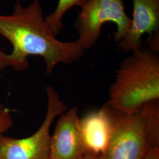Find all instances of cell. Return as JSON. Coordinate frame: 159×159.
I'll return each mask as SVG.
<instances>
[{
	"label": "cell",
	"instance_id": "obj_9",
	"mask_svg": "<svg viewBox=\"0 0 159 159\" xmlns=\"http://www.w3.org/2000/svg\"><path fill=\"white\" fill-rule=\"evenodd\" d=\"M88 0H58L54 11L45 17L48 27L55 35L60 34L63 29V18L66 13L75 6L81 7Z\"/></svg>",
	"mask_w": 159,
	"mask_h": 159
},
{
	"label": "cell",
	"instance_id": "obj_2",
	"mask_svg": "<svg viewBox=\"0 0 159 159\" xmlns=\"http://www.w3.org/2000/svg\"><path fill=\"white\" fill-rule=\"evenodd\" d=\"M159 98V53L141 47L120 64L107 104L118 113H130Z\"/></svg>",
	"mask_w": 159,
	"mask_h": 159
},
{
	"label": "cell",
	"instance_id": "obj_6",
	"mask_svg": "<svg viewBox=\"0 0 159 159\" xmlns=\"http://www.w3.org/2000/svg\"><path fill=\"white\" fill-rule=\"evenodd\" d=\"M78 108H70L57 120L50 140V159H80L85 153L79 127Z\"/></svg>",
	"mask_w": 159,
	"mask_h": 159
},
{
	"label": "cell",
	"instance_id": "obj_3",
	"mask_svg": "<svg viewBox=\"0 0 159 159\" xmlns=\"http://www.w3.org/2000/svg\"><path fill=\"white\" fill-rule=\"evenodd\" d=\"M159 100L138 111H114L113 130L106 152L99 159H144L148 149L159 146Z\"/></svg>",
	"mask_w": 159,
	"mask_h": 159
},
{
	"label": "cell",
	"instance_id": "obj_14",
	"mask_svg": "<svg viewBox=\"0 0 159 159\" xmlns=\"http://www.w3.org/2000/svg\"><path fill=\"white\" fill-rule=\"evenodd\" d=\"M100 156H97L96 154L89 153V152H85L83 157L80 159H99Z\"/></svg>",
	"mask_w": 159,
	"mask_h": 159
},
{
	"label": "cell",
	"instance_id": "obj_4",
	"mask_svg": "<svg viewBox=\"0 0 159 159\" xmlns=\"http://www.w3.org/2000/svg\"><path fill=\"white\" fill-rule=\"evenodd\" d=\"M74 21L79 34L77 41L84 50L90 49L99 39L102 25H116L114 40L119 43L130 28L131 18L125 12L123 0H88L82 6Z\"/></svg>",
	"mask_w": 159,
	"mask_h": 159
},
{
	"label": "cell",
	"instance_id": "obj_15",
	"mask_svg": "<svg viewBox=\"0 0 159 159\" xmlns=\"http://www.w3.org/2000/svg\"><path fill=\"white\" fill-rule=\"evenodd\" d=\"M5 108H6L5 106L2 104L0 103V115L3 112V111H4V110L5 109Z\"/></svg>",
	"mask_w": 159,
	"mask_h": 159
},
{
	"label": "cell",
	"instance_id": "obj_1",
	"mask_svg": "<svg viewBox=\"0 0 159 159\" xmlns=\"http://www.w3.org/2000/svg\"><path fill=\"white\" fill-rule=\"evenodd\" d=\"M0 35L11 44L12 52L6 56L8 67L17 71L28 68V57L39 56L46 63V74H50L57 64L76 61L85 51L77 40L57 39L46 24L40 0L27 7L18 1L11 14H0Z\"/></svg>",
	"mask_w": 159,
	"mask_h": 159
},
{
	"label": "cell",
	"instance_id": "obj_7",
	"mask_svg": "<svg viewBox=\"0 0 159 159\" xmlns=\"http://www.w3.org/2000/svg\"><path fill=\"white\" fill-rule=\"evenodd\" d=\"M114 119V111L107 104L80 119V131L85 152L98 156L104 154L113 130Z\"/></svg>",
	"mask_w": 159,
	"mask_h": 159
},
{
	"label": "cell",
	"instance_id": "obj_11",
	"mask_svg": "<svg viewBox=\"0 0 159 159\" xmlns=\"http://www.w3.org/2000/svg\"><path fill=\"white\" fill-rule=\"evenodd\" d=\"M147 44L149 50L159 53V31L148 35Z\"/></svg>",
	"mask_w": 159,
	"mask_h": 159
},
{
	"label": "cell",
	"instance_id": "obj_10",
	"mask_svg": "<svg viewBox=\"0 0 159 159\" xmlns=\"http://www.w3.org/2000/svg\"><path fill=\"white\" fill-rule=\"evenodd\" d=\"M13 125V120L10 110L5 108L0 115V135L3 134L7 131L10 129Z\"/></svg>",
	"mask_w": 159,
	"mask_h": 159
},
{
	"label": "cell",
	"instance_id": "obj_5",
	"mask_svg": "<svg viewBox=\"0 0 159 159\" xmlns=\"http://www.w3.org/2000/svg\"><path fill=\"white\" fill-rule=\"evenodd\" d=\"M46 117L34 134L22 139L0 135V159H50V129L54 119L67 107L51 85L46 87Z\"/></svg>",
	"mask_w": 159,
	"mask_h": 159
},
{
	"label": "cell",
	"instance_id": "obj_13",
	"mask_svg": "<svg viewBox=\"0 0 159 159\" xmlns=\"http://www.w3.org/2000/svg\"><path fill=\"white\" fill-rule=\"evenodd\" d=\"M6 55L7 54L4 52L0 50V71H2L6 67H8Z\"/></svg>",
	"mask_w": 159,
	"mask_h": 159
},
{
	"label": "cell",
	"instance_id": "obj_12",
	"mask_svg": "<svg viewBox=\"0 0 159 159\" xmlns=\"http://www.w3.org/2000/svg\"><path fill=\"white\" fill-rule=\"evenodd\" d=\"M144 159H159V146L149 148Z\"/></svg>",
	"mask_w": 159,
	"mask_h": 159
},
{
	"label": "cell",
	"instance_id": "obj_8",
	"mask_svg": "<svg viewBox=\"0 0 159 159\" xmlns=\"http://www.w3.org/2000/svg\"><path fill=\"white\" fill-rule=\"evenodd\" d=\"M133 7L130 28L120 41V48L133 52L142 47V37L159 31V0H131Z\"/></svg>",
	"mask_w": 159,
	"mask_h": 159
}]
</instances>
